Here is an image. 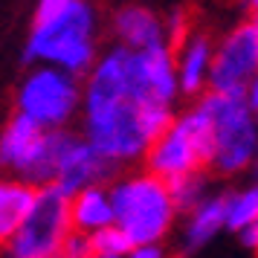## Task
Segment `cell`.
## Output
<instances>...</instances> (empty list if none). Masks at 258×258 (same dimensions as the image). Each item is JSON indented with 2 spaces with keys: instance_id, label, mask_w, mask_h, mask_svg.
<instances>
[{
  "instance_id": "15",
  "label": "cell",
  "mask_w": 258,
  "mask_h": 258,
  "mask_svg": "<svg viewBox=\"0 0 258 258\" xmlns=\"http://www.w3.org/2000/svg\"><path fill=\"white\" fill-rule=\"evenodd\" d=\"M32 198H35V186H29L15 174H0V246L21 226L32 206Z\"/></svg>"
},
{
  "instance_id": "19",
  "label": "cell",
  "mask_w": 258,
  "mask_h": 258,
  "mask_svg": "<svg viewBox=\"0 0 258 258\" xmlns=\"http://www.w3.org/2000/svg\"><path fill=\"white\" fill-rule=\"evenodd\" d=\"M163 26H165L168 44H177V41L191 29V15H188V9H183V6H174V9H168V12L163 15Z\"/></svg>"
},
{
  "instance_id": "27",
  "label": "cell",
  "mask_w": 258,
  "mask_h": 258,
  "mask_svg": "<svg viewBox=\"0 0 258 258\" xmlns=\"http://www.w3.org/2000/svg\"><path fill=\"white\" fill-rule=\"evenodd\" d=\"M249 24H252V29H255V35H258V12L249 15Z\"/></svg>"
},
{
  "instance_id": "17",
  "label": "cell",
  "mask_w": 258,
  "mask_h": 258,
  "mask_svg": "<svg viewBox=\"0 0 258 258\" xmlns=\"http://www.w3.org/2000/svg\"><path fill=\"white\" fill-rule=\"evenodd\" d=\"M165 183H168V195H171L180 215L188 212L198 200H203L209 195V177H206V171H188V174L171 177Z\"/></svg>"
},
{
  "instance_id": "10",
  "label": "cell",
  "mask_w": 258,
  "mask_h": 258,
  "mask_svg": "<svg viewBox=\"0 0 258 258\" xmlns=\"http://www.w3.org/2000/svg\"><path fill=\"white\" fill-rule=\"evenodd\" d=\"M113 174L116 171L87 145V140L79 131L64 128L58 145V160H55V174H52L49 186H58L64 195H73L84 186L107 183Z\"/></svg>"
},
{
  "instance_id": "1",
  "label": "cell",
  "mask_w": 258,
  "mask_h": 258,
  "mask_svg": "<svg viewBox=\"0 0 258 258\" xmlns=\"http://www.w3.org/2000/svg\"><path fill=\"white\" fill-rule=\"evenodd\" d=\"M177 107L163 102H145L125 84V47L113 44L99 49L90 70L82 76V110L79 134L113 171H125L142 163Z\"/></svg>"
},
{
  "instance_id": "5",
  "label": "cell",
  "mask_w": 258,
  "mask_h": 258,
  "mask_svg": "<svg viewBox=\"0 0 258 258\" xmlns=\"http://www.w3.org/2000/svg\"><path fill=\"white\" fill-rule=\"evenodd\" d=\"M212 157V128L209 116L200 107L198 99L191 105L177 110L171 125L148 145L142 157V165L151 174L171 180V177L188 174V171H206Z\"/></svg>"
},
{
  "instance_id": "21",
  "label": "cell",
  "mask_w": 258,
  "mask_h": 258,
  "mask_svg": "<svg viewBox=\"0 0 258 258\" xmlns=\"http://www.w3.org/2000/svg\"><path fill=\"white\" fill-rule=\"evenodd\" d=\"M125 258H171L165 241H145V244H131Z\"/></svg>"
},
{
  "instance_id": "18",
  "label": "cell",
  "mask_w": 258,
  "mask_h": 258,
  "mask_svg": "<svg viewBox=\"0 0 258 258\" xmlns=\"http://www.w3.org/2000/svg\"><path fill=\"white\" fill-rule=\"evenodd\" d=\"M90 244H93L96 252H107V255H122V258H125V252L131 249L128 235L122 232L116 223H107V226H102V229L90 232Z\"/></svg>"
},
{
  "instance_id": "13",
  "label": "cell",
  "mask_w": 258,
  "mask_h": 258,
  "mask_svg": "<svg viewBox=\"0 0 258 258\" xmlns=\"http://www.w3.org/2000/svg\"><path fill=\"white\" fill-rule=\"evenodd\" d=\"M180 218H183L180 241H177L180 244V252L183 255L200 252L203 246H209L226 229V223H223V191H209L206 198L198 200Z\"/></svg>"
},
{
  "instance_id": "8",
  "label": "cell",
  "mask_w": 258,
  "mask_h": 258,
  "mask_svg": "<svg viewBox=\"0 0 258 258\" xmlns=\"http://www.w3.org/2000/svg\"><path fill=\"white\" fill-rule=\"evenodd\" d=\"M64 128H41L32 119L15 113L0 131V171L26 180L29 186H49L55 174Z\"/></svg>"
},
{
  "instance_id": "11",
  "label": "cell",
  "mask_w": 258,
  "mask_h": 258,
  "mask_svg": "<svg viewBox=\"0 0 258 258\" xmlns=\"http://www.w3.org/2000/svg\"><path fill=\"white\" fill-rule=\"evenodd\" d=\"M212 44L215 38L206 29H188L174 47V67H177V84L183 99H198L206 93V79H209L212 64Z\"/></svg>"
},
{
  "instance_id": "25",
  "label": "cell",
  "mask_w": 258,
  "mask_h": 258,
  "mask_svg": "<svg viewBox=\"0 0 258 258\" xmlns=\"http://www.w3.org/2000/svg\"><path fill=\"white\" fill-rule=\"evenodd\" d=\"M241 9H244L246 15H252V12H258V0H241Z\"/></svg>"
},
{
  "instance_id": "6",
  "label": "cell",
  "mask_w": 258,
  "mask_h": 258,
  "mask_svg": "<svg viewBox=\"0 0 258 258\" xmlns=\"http://www.w3.org/2000/svg\"><path fill=\"white\" fill-rule=\"evenodd\" d=\"M79 110H82V76H73L52 64H29L15 93V113L52 131L73 128Z\"/></svg>"
},
{
  "instance_id": "7",
  "label": "cell",
  "mask_w": 258,
  "mask_h": 258,
  "mask_svg": "<svg viewBox=\"0 0 258 258\" xmlns=\"http://www.w3.org/2000/svg\"><path fill=\"white\" fill-rule=\"evenodd\" d=\"M70 229V195L58 186H38L26 218L0 246V258H58Z\"/></svg>"
},
{
  "instance_id": "3",
  "label": "cell",
  "mask_w": 258,
  "mask_h": 258,
  "mask_svg": "<svg viewBox=\"0 0 258 258\" xmlns=\"http://www.w3.org/2000/svg\"><path fill=\"white\" fill-rule=\"evenodd\" d=\"M113 223L128 235L131 244L168 241L177 229L180 212L168 195V183L148 168H125L107 180Z\"/></svg>"
},
{
  "instance_id": "4",
  "label": "cell",
  "mask_w": 258,
  "mask_h": 258,
  "mask_svg": "<svg viewBox=\"0 0 258 258\" xmlns=\"http://www.w3.org/2000/svg\"><path fill=\"white\" fill-rule=\"evenodd\" d=\"M198 102L212 128V157L206 171L223 180L249 171L258 154V119L246 105V96L206 90L198 96Z\"/></svg>"
},
{
  "instance_id": "20",
  "label": "cell",
  "mask_w": 258,
  "mask_h": 258,
  "mask_svg": "<svg viewBox=\"0 0 258 258\" xmlns=\"http://www.w3.org/2000/svg\"><path fill=\"white\" fill-rule=\"evenodd\" d=\"M93 252V244H90V235L79 232V229H70L64 244L58 249V258H87Z\"/></svg>"
},
{
  "instance_id": "12",
  "label": "cell",
  "mask_w": 258,
  "mask_h": 258,
  "mask_svg": "<svg viewBox=\"0 0 258 258\" xmlns=\"http://www.w3.org/2000/svg\"><path fill=\"white\" fill-rule=\"evenodd\" d=\"M110 35H113V44H122L128 49H148L157 44H168L163 18L140 3H125L113 12Z\"/></svg>"
},
{
  "instance_id": "14",
  "label": "cell",
  "mask_w": 258,
  "mask_h": 258,
  "mask_svg": "<svg viewBox=\"0 0 258 258\" xmlns=\"http://www.w3.org/2000/svg\"><path fill=\"white\" fill-rule=\"evenodd\" d=\"M70 223L79 232H96L107 223H113V203L107 183H93L70 195Z\"/></svg>"
},
{
  "instance_id": "22",
  "label": "cell",
  "mask_w": 258,
  "mask_h": 258,
  "mask_svg": "<svg viewBox=\"0 0 258 258\" xmlns=\"http://www.w3.org/2000/svg\"><path fill=\"white\" fill-rule=\"evenodd\" d=\"M73 0H35V18L32 21H41V18H49V15L67 9Z\"/></svg>"
},
{
  "instance_id": "9",
  "label": "cell",
  "mask_w": 258,
  "mask_h": 258,
  "mask_svg": "<svg viewBox=\"0 0 258 258\" xmlns=\"http://www.w3.org/2000/svg\"><path fill=\"white\" fill-rule=\"evenodd\" d=\"M258 76V35L249 18L232 24L212 44V64L206 90L244 96L249 82Z\"/></svg>"
},
{
  "instance_id": "24",
  "label": "cell",
  "mask_w": 258,
  "mask_h": 258,
  "mask_svg": "<svg viewBox=\"0 0 258 258\" xmlns=\"http://www.w3.org/2000/svg\"><path fill=\"white\" fill-rule=\"evenodd\" d=\"M246 105L252 107V113H255V119H258V76L249 82V87H246Z\"/></svg>"
},
{
  "instance_id": "2",
  "label": "cell",
  "mask_w": 258,
  "mask_h": 258,
  "mask_svg": "<svg viewBox=\"0 0 258 258\" xmlns=\"http://www.w3.org/2000/svg\"><path fill=\"white\" fill-rule=\"evenodd\" d=\"M99 9L93 0H73L67 9L32 21L24 47L26 64H52L84 76L99 55Z\"/></svg>"
},
{
  "instance_id": "23",
  "label": "cell",
  "mask_w": 258,
  "mask_h": 258,
  "mask_svg": "<svg viewBox=\"0 0 258 258\" xmlns=\"http://www.w3.org/2000/svg\"><path fill=\"white\" fill-rule=\"evenodd\" d=\"M238 241H241V246H246L249 252H258V221L246 223V226H241L238 229Z\"/></svg>"
},
{
  "instance_id": "16",
  "label": "cell",
  "mask_w": 258,
  "mask_h": 258,
  "mask_svg": "<svg viewBox=\"0 0 258 258\" xmlns=\"http://www.w3.org/2000/svg\"><path fill=\"white\" fill-rule=\"evenodd\" d=\"M258 221V180L223 191V223L229 232Z\"/></svg>"
},
{
  "instance_id": "26",
  "label": "cell",
  "mask_w": 258,
  "mask_h": 258,
  "mask_svg": "<svg viewBox=\"0 0 258 258\" xmlns=\"http://www.w3.org/2000/svg\"><path fill=\"white\" fill-rule=\"evenodd\" d=\"M87 258H122V255H107V252H96V249H93Z\"/></svg>"
}]
</instances>
